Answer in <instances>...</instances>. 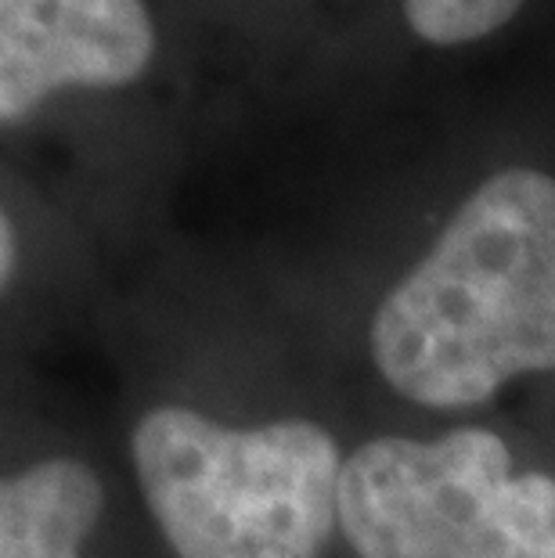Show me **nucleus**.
<instances>
[{
  "instance_id": "20e7f679",
  "label": "nucleus",
  "mask_w": 555,
  "mask_h": 558,
  "mask_svg": "<svg viewBox=\"0 0 555 558\" xmlns=\"http://www.w3.org/2000/svg\"><path fill=\"white\" fill-rule=\"evenodd\" d=\"M156 54L141 0H0V120L62 87H123Z\"/></svg>"
},
{
  "instance_id": "f03ea898",
  "label": "nucleus",
  "mask_w": 555,
  "mask_h": 558,
  "mask_svg": "<svg viewBox=\"0 0 555 558\" xmlns=\"http://www.w3.org/2000/svg\"><path fill=\"white\" fill-rule=\"evenodd\" d=\"M137 486L177 558H322L347 461L317 422L250 429L156 408L130 436Z\"/></svg>"
},
{
  "instance_id": "423d86ee",
  "label": "nucleus",
  "mask_w": 555,
  "mask_h": 558,
  "mask_svg": "<svg viewBox=\"0 0 555 558\" xmlns=\"http://www.w3.org/2000/svg\"><path fill=\"white\" fill-rule=\"evenodd\" d=\"M519 8L523 0H405L408 26L436 47L491 37Z\"/></svg>"
},
{
  "instance_id": "7ed1b4c3",
  "label": "nucleus",
  "mask_w": 555,
  "mask_h": 558,
  "mask_svg": "<svg viewBox=\"0 0 555 558\" xmlns=\"http://www.w3.org/2000/svg\"><path fill=\"white\" fill-rule=\"evenodd\" d=\"M339 533L358 558H555V480L512 476L491 429L383 436L342 465Z\"/></svg>"
},
{
  "instance_id": "f257e3e1",
  "label": "nucleus",
  "mask_w": 555,
  "mask_h": 558,
  "mask_svg": "<svg viewBox=\"0 0 555 558\" xmlns=\"http://www.w3.org/2000/svg\"><path fill=\"white\" fill-rule=\"evenodd\" d=\"M369 347L386 386L433 411L555 372V177L527 166L487 177L383 295Z\"/></svg>"
},
{
  "instance_id": "0eeeda50",
  "label": "nucleus",
  "mask_w": 555,
  "mask_h": 558,
  "mask_svg": "<svg viewBox=\"0 0 555 558\" xmlns=\"http://www.w3.org/2000/svg\"><path fill=\"white\" fill-rule=\"evenodd\" d=\"M0 253H4V259H0V278L8 284L15 278V264H19V239L15 228H11V217H4V223H0Z\"/></svg>"
},
{
  "instance_id": "39448f33",
  "label": "nucleus",
  "mask_w": 555,
  "mask_h": 558,
  "mask_svg": "<svg viewBox=\"0 0 555 558\" xmlns=\"http://www.w3.org/2000/svg\"><path fill=\"white\" fill-rule=\"evenodd\" d=\"M101 508V480L84 461L29 465L0 486V558H80Z\"/></svg>"
}]
</instances>
